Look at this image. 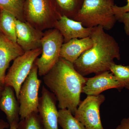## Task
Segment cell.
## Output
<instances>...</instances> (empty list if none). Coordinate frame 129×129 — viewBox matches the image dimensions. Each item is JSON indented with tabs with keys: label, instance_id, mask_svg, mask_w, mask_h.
<instances>
[{
	"label": "cell",
	"instance_id": "1",
	"mask_svg": "<svg viewBox=\"0 0 129 129\" xmlns=\"http://www.w3.org/2000/svg\"><path fill=\"white\" fill-rule=\"evenodd\" d=\"M87 78L76 71L73 63L60 57L42 79L55 96L58 108L67 109L74 115L80 103L81 94Z\"/></svg>",
	"mask_w": 129,
	"mask_h": 129
},
{
	"label": "cell",
	"instance_id": "2",
	"mask_svg": "<svg viewBox=\"0 0 129 129\" xmlns=\"http://www.w3.org/2000/svg\"><path fill=\"white\" fill-rule=\"evenodd\" d=\"M104 30L101 26L92 28L90 37L93 45L73 63L75 69L82 76L110 71L111 65L114 63V60H120L118 44Z\"/></svg>",
	"mask_w": 129,
	"mask_h": 129
},
{
	"label": "cell",
	"instance_id": "3",
	"mask_svg": "<svg viewBox=\"0 0 129 129\" xmlns=\"http://www.w3.org/2000/svg\"><path fill=\"white\" fill-rule=\"evenodd\" d=\"M114 5L113 0H84L74 20L80 22L85 27L100 26L104 30H111L117 21Z\"/></svg>",
	"mask_w": 129,
	"mask_h": 129
},
{
	"label": "cell",
	"instance_id": "4",
	"mask_svg": "<svg viewBox=\"0 0 129 129\" xmlns=\"http://www.w3.org/2000/svg\"><path fill=\"white\" fill-rule=\"evenodd\" d=\"M24 16L25 21L43 32L54 28L61 16L52 0H25Z\"/></svg>",
	"mask_w": 129,
	"mask_h": 129
},
{
	"label": "cell",
	"instance_id": "5",
	"mask_svg": "<svg viewBox=\"0 0 129 129\" xmlns=\"http://www.w3.org/2000/svg\"><path fill=\"white\" fill-rule=\"evenodd\" d=\"M41 40L42 53L35 61L38 75L45 76L52 69L60 58V52L64 43L63 37L55 28L45 31Z\"/></svg>",
	"mask_w": 129,
	"mask_h": 129
},
{
	"label": "cell",
	"instance_id": "6",
	"mask_svg": "<svg viewBox=\"0 0 129 129\" xmlns=\"http://www.w3.org/2000/svg\"><path fill=\"white\" fill-rule=\"evenodd\" d=\"M41 47L26 52L13 61L6 74L5 85L13 88L18 100L22 85L29 74L36 59L42 53Z\"/></svg>",
	"mask_w": 129,
	"mask_h": 129
},
{
	"label": "cell",
	"instance_id": "7",
	"mask_svg": "<svg viewBox=\"0 0 129 129\" xmlns=\"http://www.w3.org/2000/svg\"><path fill=\"white\" fill-rule=\"evenodd\" d=\"M38 75V68L34 63L19 91L18 101L20 119H24L32 113H38L39 91L42 81Z\"/></svg>",
	"mask_w": 129,
	"mask_h": 129
},
{
	"label": "cell",
	"instance_id": "8",
	"mask_svg": "<svg viewBox=\"0 0 129 129\" xmlns=\"http://www.w3.org/2000/svg\"><path fill=\"white\" fill-rule=\"evenodd\" d=\"M106 100L104 95H88L81 102L74 116L85 129H104L100 116L101 105Z\"/></svg>",
	"mask_w": 129,
	"mask_h": 129
},
{
	"label": "cell",
	"instance_id": "9",
	"mask_svg": "<svg viewBox=\"0 0 129 129\" xmlns=\"http://www.w3.org/2000/svg\"><path fill=\"white\" fill-rule=\"evenodd\" d=\"M56 101L55 95L43 85L39 99L38 111L44 129H58Z\"/></svg>",
	"mask_w": 129,
	"mask_h": 129
},
{
	"label": "cell",
	"instance_id": "10",
	"mask_svg": "<svg viewBox=\"0 0 129 129\" xmlns=\"http://www.w3.org/2000/svg\"><path fill=\"white\" fill-rule=\"evenodd\" d=\"M16 42L24 52L41 47L44 32L38 30L25 21L17 19Z\"/></svg>",
	"mask_w": 129,
	"mask_h": 129
},
{
	"label": "cell",
	"instance_id": "11",
	"mask_svg": "<svg viewBox=\"0 0 129 129\" xmlns=\"http://www.w3.org/2000/svg\"><path fill=\"white\" fill-rule=\"evenodd\" d=\"M124 87L110 71H107L88 78L82 93L88 95H98L104 91L116 89L120 90Z\"/></svg>",
	"mask_w": 129,
	"mask_h": 129
},
{
	"label": "cell",
	"instance_id": "12",
	"mask_svg": "<svg viewBox=\"0 0 129 129\" xmlns=\"http://www.w3.org/2000/svg\"><path fill=\"white\" fill-rule=\"evenodd\" d=\"M25 53L17 42L0 32V84L5 86L7 70L10 63Z\"/></svg>",
	"mask_w": 129,
	"mask_h": 129
},
{
	"label": "cell",
	"instance_id": "13",
	"mask_svg": "<svg viewBox=\"0 0 129 129\" xmlns=\"http://www.w3.org/2000/svg\"><path fill=\"white\" fill-rule=\"evenodd\" d=\"M54 28L60 32L64 43L74 39H83L90 37L92 28L84 27L79 21L65 16H61L55 24Z\"/></svg>",
	"mask_w": 129,
	"mask_h": 129
},
{
	"label": "cell",
	"instance_id": "14",
	"mask_svg": "<svg viewBox=\"0 0 129 129\" xmlns=\"http://www.w3.org/2000/svg\"><path fill=\"white\" fill-rule=\"evenodd\" d=\"M13 88L4 86L0 99V109L6 115L9 124L19 121V105Z\"/></svg>",
	"mask_w": 129,
	"mask_h": 129
},
{
	"label": "cell",
	"instance_id": "15",
	"mask_svg": "<svg viewBox=\"0 0 129 129\" xmlns=\"http://www.w3.org/2000/svg\"><path fill=\"white\" fill-rule=\"evenodd\" d=\"M93 45L90 37L83 39H74L63 43L60 52V57L73 63L82 53Z\"/></svg>",
	"mask_w": 129,
	"mask_h": 129
},
{
	"label": "cell",
	"instance_id": "16",
	"mask_svg": "<svg viewBox=\"0 0 129 129\" xmlns=\"http://www.w3.org/2000/svg\"><path fill=\"white\" fill-rule=\"evenodd\" d=\"M84 0H53L57 11L60 16L74 19L80 11Z\"/></svg>",
	"mask_w": 129,
	"mask_h": 129
},
{
	"label": "cell",
	"instance_id": "17",
	"mask_svg": "<svg viewBox=\"0 0 129 129\" xmlns=\"http://www.w3.org/2000/svg\"><path fill=\"white\" fill-rule=\"evenodd\" d=\"M17 18L4 10L0 12V32L9 39L16 42V27Z\"/></svg>",
	"mask_w": 129,
	"mask_h": 129
},
{
	"label": "cell",
	"instance_id": "18",
	"mask_svg": "<svg viewBox=\"0 0 129 129\" xmlns=\"http://www.w3.org/2000/svg\"><path fill=\"white\" fill-rule=\"evenodd\" d=\"M58 123L62 129H85L84 126L67 109L58 111Z\"/></svg>",
	"mask_w": 129,
	"mask_h": 129
},
{
	"label": "cell",
	"instance_id": "19",
	"mask_svg": "<svg viewBox=\"0 0 129 129\" xmlns=\"http://www.w3.org/2000/svg\"><path fill=\"white\" fill-rule=\"evenodd\" d=\"M25 1V0H0V8L11 13L18 20L24 21Z\"/></svg>",
	"mask_w": 129,
	"mask_h": 129
},
{
	"label": "cell",
	"instance_id": "20",
	"mask_svg": "<svg viewBox=\"0 0 129 129\" xmlns=\"http://www.w3.org/2000/svg\"><path fill=\"white\" fill-rule=\"evenodd\" d=\"M110 71L123 85L129 90V65L123 66L115 64L111 65Z\"/></svg>",
	"mask_w": 129,
	"mask_h": 129
},
{
	"label": "cell",
	"instance_id": "21",
	"mask_svg": "<svg viewBox=\"0 0 129 129\" xmlns=\"http://www.w3.org/2000/svg\"><path fill=\"white\" fill-rule=\"evenodd\" d=\"M17 129H44L38 113H32L25 118L20 119Z\"/></svg>",
	"mask_w": 129,
	"mask_h": 129
},
{
	"label": "cell",
	"instance_id": "22",
	"mask_svg": "<svg viewBox=\"0 0 129 129\" xmlns=\"http://www.w3.org/2000/svg\"><path fill=\"white\" fill-rule=\"evenodd\" d=\"M114 14L115 17L117 19L122 14L129 12V0H127V4L123 7H118L114 5L113 7Z\"/></svg>",
	"mask_w": 129,
	"mask_h": 129
},
{
	"label": "cell",
	"instance_id": "23",
	"mask_svg": "<svg viewBox=\"0 0 129 129\" xmlns=\"http://www.w3.org/2000/svg\"><path fill=\"white\" fill-rule=\"evenodd\" d=\"M117 20L123 24L125 32L129 36V12L122 14L117 19Z\"/></svg>",
	"mask_w": 129,
	"mask_h": 129
},
{
	"label": "cell",
	"instance_id": "24",
	"mask_svg": "<svg viewBox=\"0 0 129 129\" xmlns=\"http://www.w3.org/2000/svg\"><path fill=\"white\" fill-rule=\"evenodd\" d=\"M116 129H129V118L123 119Z\"/></svg>",
	"mask_w": 129,
	"mask_h": 129
},
{
	"label": "cell",
	"instance_id": "25",
	"mask_svg": "<svg viewBox=\"0 0 129 129\" xmlns=\"http://www.w3.org/2000/svg\"><path fill=\"white\" fill-rule=\"evenodd\" d=\"M9 127H10V124L9 123L2 119H0V129L7 128Z\"/></svg>",
	"mask_w": 129,
	"mask_h": 129
},
{
	"label": "cell",
	"instance_id": "26",
	"mask_svg": "<svg viewBox=\"0 0 129 129\" xmlns=\"http://www.w3.org/2000/svg\"><path fill=\"white\" fill-rule=\"evenodd\" d=\"M18 123H13L10 125V129H17Z\"/></svg>",
	"mask_w": 129,
	"mask_h": 129
},
{
	"label": "cell",
	"instance_id": "27",
	"mask_svg": "<svg viewBox=\"0 0 129 129\" xmlns=\"http://www.w3.org/2000/svg\"><path fill=\"white\" fill-rule=\"evenodd\" d=\"M4 86H3L0 84V99H1V96L3 90Z\"/></svg>",
	"mask_w": 129,
	"mask_h": 129
},
{
	"label": "cell",
	"instance_id": "28",
	"mask_svg": "<svg viewBox=\"0 0 129 129\" xmlns=\"http://www.w3.org/2000/svg\"><path fill=\"white\" fill-rule=\"evenodd\" d=\"M1 9L0 8V12H1Z\"/></svg>",
	"mask_w": 129,
	"mask_h": 129
}]
</instances>
